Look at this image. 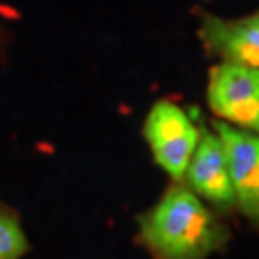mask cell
I'll use <instances>...</instances> for the list:
<instances>
[{"label":"cell","instance_id":"cell-7","mask_svg":"<svg viewBox=\"0 0 259 259\" xmlns=\"http://www.w3.org/2000/svg\"><path fill=\"white\" fill-rule=\"evenodd\" d=\"M28 248L30 244L18 214L0 201V259H22Z\"/></svg>","mask_w":259,"mask_h":259},{"label":"cell","instance_id":"cell-5","mask_svg":"<svg viewBox=\"0 0 259 259\" xmlns=\"http://www.w3.org/2000/svg\"><path fill=\"white\" fill-rule=\"evenodd\" d=\"M184 184L218 214H229L236 209L229 162L214 130L201 127L199 147L184 175Z\"/></svg>","mask_w":259,"mask_h":259},{"label":"cell","instance_id":"cell-1","mask_svg":"<svg viewBox=\"0 0 259 259\" xmlns=\"http://www.w3.org/2000/svg\"><path fill=\"white\" fill-rule=\"evenodd\" d=\"M136 244L151 259H209L231 240V229L184 182H171L149 209L134 218Z\"/></svg>","mask_w":259,"mask_h":259},{"label":"cell","instance_id":"cell-3","mask_svg":"<svg viewBox=\"0 0 259 259\" xmlns=\"http://www.w3.org/2000/svg\"><path fill=\"white\" fill-rule=\"evenodd\" d=\"M207 106L218 121L259 134V69L233 63L209 67Z\"/></svg>","mask_w":259,"mask_h":259},{"label":"cell","instance_id":"cell-6","mask_svg":"<svg viewBox=\"0 0 259 259\" xmlns=\"http://www.w3.org/2000/svg\"><path fill=\"white\" fill-rule=\"evenodd\" d=\"M199 15V39L209 54L218 56L221 63L259 69V9L233 20L207 11Z\"/></svg>","mask_w":259,"mask_h":259},{"label":"cell","instance_id":"cell-2","mask_svg":"<svg viewBox=\"0 0 259 259\" xmlns=\"http://www.w3.org/2000/svg\"><path fill=\"white\" fill-rule=\"evenodd\" d=\"M143 136L156 164L171 182H184L201 139V127L190 112L173 100H158L145 117Z\"/></svg>","mask_w":259,"mask_h":259},{"label":"cell","instance_id":"cell-4","mask_svg":"<svg viewBox=\"0 0 259 259\" xmlns=\"http://www.w3.org/2000/svg\"><path fill=\"white\" fill-rule=\"evenodd\" d=\"M229 162L236 209L259 229V134L238 130L225 121H212Z\"/></svg>","mask_w":259,"mask_h":259}]
</instances>
